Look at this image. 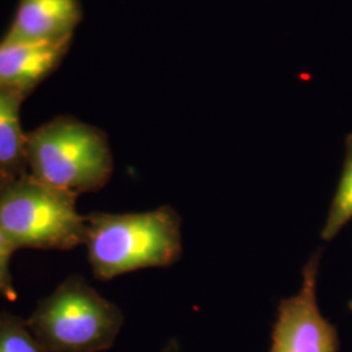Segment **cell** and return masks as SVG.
<instances>
[{
    "mask_svg": "<svg viewBox=\"0 0 352 352\" xmlns=\"http://www.w3.org/2000/svg\"><path fill=\"white\" fill-rule=\"evenodd\" d=\"M74 38L55 42H0V88L32 94L63 62Z\"/></svg>",
    "mask_w": 352,
    "mask_h": 352,
    "instance_id": "52a82bcc",
    "label": "cell"
},
{
    "mask_svg": "<svg viewBox=\"0 0 352 352\" xmlns=\"http://www.w3.org/2000/svg\"><path fill=\"white\" fill-rule=\"evenodd\" d=\"M322 252L302 267L300 289L278 305L270 352H338V330L322 316L317 302V279Z\"/></svg>",
    "mask_w": 352,
    "mask_h": 352,
    "instance_id": "5b68a950",
    "label": "cell"
},
{
    "mask_svg": "<svg viewBox=\"0 0 352 352\" xmlns=\"http://www.w3.org/2000/svg\"><path fill=\"white\" fill-rule=\"evenodd\" d=\"M352 221V133L346 138L344 161L340 174V183L336 189L333 201L330 204L325 225L321 231L324 241L334 239L343 227Z\"/></svg>",
    "mask_w": 352,
    "mask_h": 352,
    "instance_id": "9c48e42d",
    "label": "cell"
},
{
    "mask_svg": "<svg viewBox=\"0 0 352 352\" xmlns=\"http://www.w3.org/2000/svg\"><path fill=\"white\" fill-rule=\"evenodd\" d=\"M26 325L47 352H102L111 349L124 315L81 276H69L37 307Z\"/></svg>",
    "mask_w": 352,
    "mask_h": 352,
    "instance_id": "3957f363",
    "label": "cell"
},
{
    "mask_svg": "<svg viewBox=\"0 0 352 352\" xmlns=\"http://www.w3.org/2000/svg\"><path fill=\"white\" fill-rule=\"evenodd\" d=\"M0 352H47L34 338L25 318L0 311Z\"/></svg>",
    "mask_w": 352,
    "mask_h": 352,
    "instance_id": "30bf717a",
    "label": "cell"
},
{
    "mask_svg": "<svg viewBox=\"0 0 352 352\" xmlns=\"http://www.w3.org/2000/svg\"><path fill=\"white\" fill-rule=\"evenodd\" d=\"M84 17L81 0H19L3 43L55 42L74 38Z\"/></svg>",
    "mask_w": 352,
    "mask_h": 352,
    "instance_id": "8992f818",
    "label": "cell"
},
{
    "mask_svg": "<svg viewBox=\"0 0 352 352\" xmlns=\"http://www.w3.org/2000/svg\"><path fill=\"white\" fill-rule=\"evenodd\" d=\"M89 265L100 280L146 267H168L183 252L182 218L170 205L142 213L87 215Z\"/></svg>",
    "mask_w": 352,
    "mask_h": 352,
    "instance_id": "6da1fadb",
    "label": "cell"
},
{
    "mask_svg": "<svg viewBox=\"0 0 352 352\" xmlns=\"http://www.w3.org/2000/svg\"><path fill=\"white\" fill-rule=\"evenodd\" d=\"M349 309H350V311L352 312V300L351 302H349Z\"/></svg>",
    "mask_w": 352,
    "mask_h": 352,
    "instance_id": "7c38bea8",
    "label": "cell"
},
{
    "mask_svg": "<svg viewBox=\"0 0 352 352\" xmlns=\"http://www.w3.org/2000/svg\"><path fill=\"white\" fill-rule=\"evenodd\" d=\"M76 200L28 174L0 186V227L16 251L75 250L87 235Z\"/></svg>",
    "mask_w": 352,
    "mask_h": 352,
    "instance_id": "277c9868",
    "label": "cell"
},
{
    "mask_svg": "<svg viewBox=\"0 0 352 352\" xmlns=\"http://www.w3.org/2000/svg\"><path fill=\"white\" fill-rule=\"evenodd\" d=\"M26 151L30 175L75 197L98 192L113 176L106 132L71 115H59L28 132Z\"/></svg>",
    "mask_w": 352,
    "mask_h": 352,
    "instance_id": "7a4b0ae2",
    "label": "cell"
},
{
    "mask_svg": "<svg viewBox=\"0 0 352 352\" xmlns=\"http://www.w3.org/2000/svg\"><path fill=\"white\" fill-rule=\"evenodd\" d=\"M30 94L0 88V186L29 174L26 133L21 126V107Z\"/></svg>",
    "mask_w": 352,
    "mask_h": 352,
    "instance_id": "ba28073f",
    "label": "cell"
},
{
    "mask_svg": "<svg viewBox=\"0 0 352 352\" xmlns=\"http://www.w3.org/2000/svg\"><path fill=\"white\" fill-rule=\"evenodd\" d=\"M14 252L16 248L0 227V295L10 302L17 299V289L11 273V260Z\"/></svg>",
    "mask_w": 352,
    "mask_h": 352,
    "instance_id": "8fae6325",
    "label": "cell"
}]
</instances>
